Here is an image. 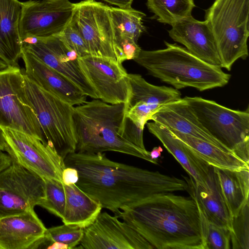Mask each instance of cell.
<instances>
[{
    "label": "cell",
    "instance_id": "cell-1",
    "mask_svg": "<svg viewBox=\"0 0 249 249\" xmlns=\"http://www.w3.org/2000/svg\"><path fill=\"white\" fill-rule=\"evenodd\" d=\"M64 162L77 170L76 185L115 214L155 196L187 188L185 180L114 161L104 153L74 152Z\"/></svg>",
    "mask_w": 249,
    "mask_h": 249
},
{
    "label": "cell",
    "instance_id": "cell-2",
    "mask_svg": "<svg viewBox=\"0 0 249 249\" xmlns=\"http://www.w3.org/2000/svg\"><path fill=\"white\" fill-rule=\"evenodd\" d=\"M158 249H206L197 204L191 197L155 196L115 214Z\"/></svg>",
    "mask_w": 249,
    "mask_h": 249
},
{
    "label": "cell",
    "instance_id": "cell-3",
    "mask_svg": "<svg viewBox=\"0 0 249 249\" xmlns=\"http://www.w3.org/2000/svg\"><path fill=\"white\" fill-rule=\"evenodd\" d=\"M76 151L97 153L113 151L134 156L157 164L149 151L124 138L127 118L124 103L110 104L99 99L74 106Z\"/></svg>",
    "mask_w": 249,
    "mask_h": 249
},
{
    "label": "cell",
    "instance_id": "cell-4",
    "mask_svg": "<svg viewBox=\"0 0 249 249\" xmlns=\"http://www.w3.org/2000/svg\"><path fill=\"white\" fill-rule=\"evenodd\" d=\"M164 43L165 49L142 50L133 60L149 74L178 90L192 87L203 91L228 83L231 74L224 72L221 67L203 61L176 43Z\"/></svg>",
    "mask_w": 249,
    "mask_h": 249
},
{
    "label": "cell",
    "instance_id": "cell-5",
    "mask_svg": "<svg viewBox=\"0 0 249 249\" xmlns=\"http://www.w3.org/2000/svg\"><path fill=\"white\" fill-rule=\"evenodd\" d=\"M249 14V0H215L206 11L221 68L230 71L236 60L248 56Z\"/></svg>",
    "mask_w": 249,
    "mask_h": 249
},
{
    "label": "cell",
    "instance_id": "cell-6",
    "mask_svg": "<svg viewBox=\"0 0 249 249\" xmlns=\"http://www.w3.org/2000/svg\"><path fill=\"white\" fill-rule=\"evenodd\" d=\"M23 73L25 93L38 118L44 139L64 159L76 151L74 106L45 90Z\"/></svg>",
    "mask_w": 249,
    "mask_h": 249
},
{
    "label": "cell",
    "instance_id": "cell-7",
    "mask_svg": "<svg viewBox=\"0 0 249 249\" xmlns=\"http://www.w3.org/2000/svg\"><path fill=\"white\" fill-rule=\"evenodd\" d=\"M203 127L228 150L249 163V109L233 110L214 101L185 96Z\"/></svg>",
    "mask_w": 249,
    "mask_h": 249
},
{
    "label": "cell",
    "instance_id": "cell-8",
    "mask_svg": "<svg viewBox=\"0 0 249 249\" xmlns=\"http://www.w3.org/2000/svg\"><path fill=\"white\" fill-rule=\"evenodd\" d=\"M70 23L83 37L90 54L121 64L126 60L117 44L110 6L94 0L74 3Z\"/></svg>",
    "mask_w": 249,
    "mask_h": 249
},
{
    "label": "cell",
    "instance_id": "cell-9",
    "mask_svg": "<svg viewBox=\"0 0 249 249\" xmlns=\"http://www.w3.org/2000/svg\"><path fill=\"white\" fill-rule=\"evenodd\" d=\"M0 127L19 131L46 142L26 95L24 73L19 67H8L0 71Z\"/></svg>",
    "mask_w": 249,
    "mask_h": 249
},
{
    "label": "cell",
    "instance_id": "cell-10",
    "mask_svg": "<svg viewBox=\"0 0 249 249\" xmlns=\"http://www.w3.org/2000/svg\"><path fill=\"white\" fill-rule=\"evenodd\" d=\"M0 128L6 144L5 152L12 159L43 179L62 182V172L66 166L64 159L53 147L28 134Z\"/></svg>",
    "mask_w": 249,
    "mask_h": 249
},
{
    "label": "cell",
    "instance_id": "cell-11",
    "mask_svg": "<svg viewBox=\"0 0 249 249\" xmlns=\"http://www.w3.org/2000/svg\"><path fill=\"white\" fill-rule=\"evenodd\" d=\"M12 159L0 171V218L34 210L45 196L44 179Z\"/></svg>",
    "mask_w": 249,
    "mask_h": 249
},
{
    "label": "cell",
    "instance_id": "cell-12",
    "mask_svg": "<svg viewBox=\"0 0 249 249\" xmlns=\"http://www.w3.org/2000/svg\"><path fill=\"white\" fill-rule=\"evenodd\" d=\"M22 49L59 72L76 85L87 96L98 99L96 93L81 70L77 54L56 35L29 37Z\"/></svg>",
    "mask_w": 249,
    "mask_h": 249
},
{
    "label": "cell",
    "instance_id": "cell-13",
    "mask_svg": "<svg viewBox=\"0 0 249 249\" xmlns=\"http://www.w3.org/2000/svg\"><path fill=\"white\" fill-rule=\"evenodd\" d=\"M19 35L46 37L60 33L71 20L74 3L69 0H29L21 2Z\"/></svg>",
    "mask_w": 249,
    "mask_h": 249
},
{
    "label": "cell",
    "instance_id": "cell-14",
    "mask_svg": "<svg viewBox=\"0 0 249 249\" xmlns=\"http://www.w3.org/2000/svg\"><path fill=\"white\" fill-rule=\"evenodd\" d=\"M78 61L98 99L113 105L125 103L128 92V73L122 64L91 54L78 57Z\"/></svg>",
    "mask_w": 249,
    "mask_h": 249
},
{
    "label": "cell",
    "instance_id": "cell-15",
    "mask_svg": "<svg viewBox=\"0 0 249 249\" xmlns=\"http://www.w3.org/2000/svg\"><path fill=\"white\" fill-rule=\"evenodd\" d=\"M78 248L85 249H152L151 245L127 223L116 216L100 213L84 229Z\"/></svg>",
    "mask_w": 249,
    "mask_h": 249
},
{
    "label": "cell",
    "instance_id": "cell-16",
    "mask_svg": "<svg viewBox=\"0 0 249 249\" xmlns=\"http://www.w3.org/2000/svg\"><path fill=\"white\" fill-rule=\"evenodd\" d=\"M171 26L168 33L173 40L184 45L199 59L221 67L214 38L205 20L199 21L190 16L176 21Z\"/></svg>",
    "mask_w": 249,
    "mask_h": 249
},
{
    "label": "cell",
    "instance_id": "cell-17",
    "mask_svg": "<svg viewBox=\"0 0 249 249\" xmlns=\"http://www.w3.org/2000/svg\"><path fill=\"white\" fill-rule=\"evenodd\" d=\"M21 58L24 73L45 90L73 106L87 101V96L73 82L23 49Z\"/></svg>",
    "mask_w": 249,
    "mask_h": 249
},
{
    "label": "cell",
    "instance_id": "cell-18",
    "mask_svg": "<svg viewBox=\"0 0 249 249\" xmlns=\"http://www.w3.org/2000/svg\"><path fill=\"white\" fill-rule=\"evenodd\" d=\"M182 177L187 184L186 191L196 201L207 219L231 231V217L214 166L210 165L208 175L202 182H196L191 177Z\"/></svg>",
    "mask_w": 249,
    "mask_h": 249
},
{
    "label": "cell",
    "instance_id": "cell-19",
    "mask_svg": "<svg viewBox=\"0 0 249 249\" xmlns=\"http://www.w3.org/2000/svg\"><path fill=\"white\" fill-rule=\"evenodd\" d=\"M46 230L34 210L0 218V249H33Z\"/></svg>",
    "mask_w": 249,
    "mask_h": 249
},
{
    "label": "cell",
    "instance_id": "cell-20",
    "mask_svg": "<svg viewBox=\"0 0 249 249\" xmlns=\"http://www.w3.org/2000/svg\"><path fill=\"white\" fill-rule=\"evenodd\" d=\"M151 120L170 130L208 142L231 152L203 127L184 98L163 105L152 115Z\"/></svg>",
    "mask_w": 249,
    "mask_h": 249
},
{
    "label": "cell",
    "instance_id": "cell-21",
    "mask_svg": "<svg viewBox=\"0 0 249 249\" xmlns=\"http://www.w3.org/2000/svg\"><path fill=\"white\" fill-rule=\"evenodd\" d=\"M21 11L18 0H0V59L8 67H19L22 52L19 27Z\"/></svg>",
    "mask_w": 249,
    "mask_h": 249
},
{
    "label": "cell",
    "instance_id": "cell-22",
    "mask_svg": "<svg viewBox=\"0 0 249 249\" xmlns=\"http://www.w3.org/2000/svg\"><path fill=\"white\" fill-rule=\"evenodd\" d=\"M146 124L149 131L161 142L190 177L196 182L205 180L209 172L208 163L198 157L167 128L154 122Z\"/></svg>",
    "mask_w": 249,
    "mask_h": 249
},
{
    "label": "cell",
    "instance_id": "cell-23",
    "mask_svg": "<svg viewBox=\"0 0 249 249\" xmlns=\"http://www.w3.org/2000/svg\"><path fill=\"white\" fill-rule=\"evenodd\" d=\"M66 203L62 221L85 229L101 212V204L79 188L76 184H64Z\"/></svg>",
    "mask_w": 249,
    "mask_h": 249
},
{
    "label": "cell",
    "instance_id": "cell-24",
    "mask_svg": "<svg viewBox=\"0 0 249 249\" xmlns=\"http://www.w3.org/2000/svg\"><path fill=\"white\" fill-rule=\"evenodd\" d=\"M128 92L125 105L145 104L155 112L163 105L180 99L181 93L175 88L157 86L147 82L141 75L128 73Z\"/></svg>",
    "mask_w": 249,
    "mask_h": 249
},
{
    "label": "cell",
    "instance_id": "cell-25",
    "mask_svg": "<svg viewBox=\"0 0 249 249\" xmlns=\"http://www.w3.org/2000/svg\"><path fill=\"white\" fill-rule=\"evenodd\" d=\"M231 217L249 201V167L230 170L214 167Z\"/></svg>",
    "mask_w": 249,
    "mask_h": 249
},
{
    "label": "cell",
    "instance_id": "cell-26",
    "mask_svg": "<svg viewBox=\"0 0 249 249\" xmlns=\"http://www.w3.org/2000/svg\"><path fill=\"white\" fill-rule=\"evenodd\" d=\"M170 130L189 146L198 157L209 165L233 170L249 167V164L232 153L227 151L212 143L175 130Z\"/></svg>",
    "mask_w": 249,
    "mask_h": 249
},
{
    "label": "cell",
    "instance_id": "cell-27",
    "mask_svg": "<svg viewBox=\"0 0 249 249\" xmlns=\"http://www.w3.org/2000/svg\"><path fill=\"white\" fill-rule=\"evenodd\" d=\"M146 4L158 21L171 25L179 19L192 16L195 7L194 0H146Z\"/></svg>",
    "mask_w": 249,
    "mask_h": 249
},
{
    "label": "cell",
    "instance_id": "cell-28",
    "mask_svg": "<svg viewBox=\"0 0 249 249\" xmlns=\"http://www.w3.org/2000/svg\"><path fill=\"white\" fill-rule=\"evenodd\" d=\"M110 12L114 26L119 32L137 42L145 31L142 21L145 14L132 7L121 8L110 6Z\"/></svg>",
    "mask_w": 249,
    "mask_h": 249
},
{
    "label": "cell",
    "instance_id": "cell-29",
    "mask_svg": "<svg viewBox=\"0 0 249 249\" xmlns=\"http://www.w3.org/2000/svg\"><path fill=\"white\" fill-rule=\"evenodd\" d=\"M84 230L79 226L65 224L47 229L44 236L35 245L34 249H48L55 242L66 245L68 249H75L80 243Z\"/></svg>",
    "mask_w": 249,
    "mask_h": 249
},
{
    "label": "cell",
    "instance_id": "cell-30",
    "mask_svg": "<svg viewBox=\"0 0 249 249\" xmlns=\"http://www.w3.org/2000/svg\"><path fill=\"white\" fill-rule=\"evenodd\" d=\"M44 180L45 196L39 206L62 219L66 203L64 184L62 182L55 179Z\"/></svg>",
    "mask_w": 249,
    "mask_h": 249
},
{
    "label": "cell",
    "instance_id": "cell-31",
    "mask_svg": "<svg viewBox=\"0 0 249 249\" xmlns=\"http://www.w3.org/2000/svg\"><path fill=\"white\" fill-rule=\"evenodd\" d=\"M231 244L234 249H249V201L231 217Z\"/></svg>",
    "mask_w": 249,
    "mask_h": 249
},
{
    "label": "cell",
    "instance_id": "cell-32",
    "mask_svg": "<svg viewBox=\"0 0 249 249\" xmlns=\"http://www.w3.org/2000/svg\"><path fill=\"white\" fill-rule=\"evenodd\" d=\"M202 224L206 249L231 248V232L228 228L210 221L198 207Z\"/></svg>",
    "mask_w": 249,
    "mask_h": 249
},
{
    "label": "cell",
    "instance_id": "cell-33",
    "mask_svg": "<svg viewBox=\"0 0 249 249\" xmlns=\"http://www.w3.org/2000/svg\"><path fill=\"white\" fill-rule=\"evenodd\" d=\"M56 35L69 49L74 51L79 57L90 54L83 37L70 22L60 33Z\"/></svg>",
    "mask_w": 249,
    "mask_h": 249
},
{
    "label": "cell",
    "instance_id": "cell-34",
    "mask_svg": "<svg viewBox=\"0 0 249 249\" xmlns=\"http://www.w3.org/2000/svg\"><path fill=\"white\" fill-rule=\"evenodd\" d=\"M115 34L118 45L123 52L126 60L136 58L142 50L137 42L132 38L121 34L116 28Z\"/></svg>",
    "mask_w": 249,
    "mask_h": 249
},
{
    "label": "cell",
    "instance_id": "cell-35",
    "mask_svg": "<svg viewBox=\"0 0 249 249\" xmlns=\"http://www.w3.org/2000/svg\"><path fill=\"white\" fill-rule=\"evenodd\" d=\"M78 173L77 170L71 167H66L63 171L62 175V182L69 185L76 184L78 180Z\"/></svg>",
    "mask_w": 249,
    "mask_h": 249
},
{
    "label": "cell",
    "instance_id": "cell-36",
    "mask_svg": "<svg viewBox=\"0 0 249 249\" xmlns=\"http://www.w3.org/2000/svg\"><path fill=\"white\" fill-rule=\"evenodd\" d=\"M110 4L117 6L121 8H129L131 7L133 0H102Z\"/></svg>",
    "mask_w": 249,
    "mask_h": 249
},
{
    "label": "cell",
    "instance_id": "cell-37",
    "mask_svg": "<svg viewBox=\"0 0 249 249\" xmlns=\"http://www.w3.org/2000/svg\"><path fill=\"white\" fill-rule=\"evenodd\" d=\"M12 161V158L8 154L0 150V171L7 167Z\"/></svg>",
    "mask_w": 249,
    "mask_h": 249
},
{
    "label": "cell",
    "instance_id": "cell-38",
    "mask_svg": "<svg viewBox=\"0 0 249 249\" xmlns=\"http://www.w3.org/2000/svg\"><path fill=\"white\" fill-rule=\"evenodd\" d=\"M163 149L160 146L154 147L152 150L149 152L150 158L152 160L158 161L157 159L160 156L161 153Z\"/></svg>",
    "mask_w": 249,
    "mask_h": 249
},
{
    "label": "cell",
    "instance_id": "cell-39",
    "mask_svg": "<svg viewBox=\"0 0 249 249\" xmlns=\"http://www.w3.org/2000/svg\"><path fill=\"white\" fill-rule=\"evenodd\" d=\"M48 249H68V246L63 243L59 242H53V243Z\"/></svg>",
    "mask_w": 249,
    "mask_h": 249
},
{
    "label": "cell",
    "instance_id": "cell-40",
    "mask_svg": "<svg viewBox=\"0 0 249 249\" xmlns=\"http://www.w3.org/2000/svg\"><path fill=\"white\" fill-rule=\"evenodd\" d=\"M6 144L1 129L0 128V150L5 152Z\"/></svg>",
    "mask_w": 249,
    "mask_h": 249
},
{
    "label": "cell",
    "instance_id": "cell-41",
    "mask_svg": "<svg viewBox=\"0 0 249 249\" xmlns=\"http://www.w3.org/2000/svg\"><path fill=\"white\" fill-rule=\"evenodd\" d=\"M8 67V65L4 61L0 59V71L6 69Z\"/></svg>",
    "mask_w": 249,
    "mask_h": 249
}]
</instances>
